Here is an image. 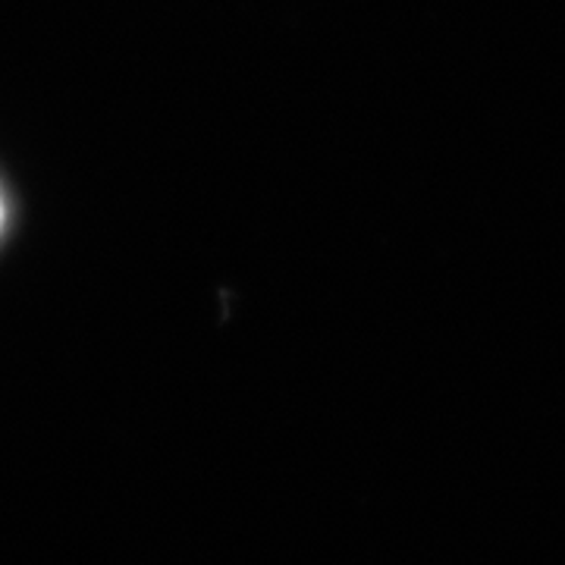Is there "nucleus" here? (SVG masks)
Masks as SVG:
<instances>
[{"mask_svg":"<svg viewBox=\"0 0 565 565\" xmlns=\"http://www.w3.org/2000/svg\"><path fill=\"white\" fill-rule=\"evenodd\" d=\"M3 217H7V214H3V199H0V230H3Z\"/></svg>","mask_w":565,"mask_h":565,"instance_id":"f257e3e1","label":"nucleus"}]
</instances>
